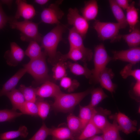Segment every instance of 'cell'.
<instances>
[{
	"instance_id": "46",
	"label": "cell",
	"mask_w": 140,
	"mask_h": 140,
	"mask_svg": "<svg viewBox=\"0 0 140 140\" xmlns=\"http://www.w3.org/2000/svg\"><path fill=\"white\" fill-rule=\"evenodd\" d=\"M1 1L3 3L10 6L11 5L13 1L12 0H1Z\"/></svg>"
},
{
	"instance_id": "3",
	"label": "cell",
	"mask_w": 140,
	"mask_h": 140,
	"mask_svg": "<svg viewBox=\"0 0 140 140\" xmlns=\"http://www.w3.org/2000/svg\"><path fill=\"white\" fill-rule=\"evenodd\" d=\"M46 55L44 52L41 56L30 60L28 63L23 66L24 68L33 77L34 83L37 84L50 81L46 61Z\"/></svg>"
},
{
	"instance_id": "10",
	"label": "cell",
	"mask_w": 140,
	"mask_h": 140,
	"mask_svg": "<svg viewBox=\"0 0 140 140\" xmlns=\"http://www.w3.org/2000/svg\"><path fill=\"white\" fill-rule=\"evenodd\" d=\"M113 53L112 60L128 62L133 65L139 63L140 61V48L139 46L125 50L114 51Z\"/></svg>"
},
{
	"instance_id": "29",
	"label": "cell",
	"mask_w": 140,
	"mask_h": 140,
	"mask_svg": "<svg viewBox=\"0 0 140 140\" xmlns=\"http://www.w3.org/2000/svg\"><path fill=\"white\" fill-rule=\"evenodd\" d=\"M78 117L81 122L82 131L91 119L95 111V108H92L89 105L82 106L80 105Z\"/></svg>"
},
{
	"instance_id": "40",
	"label": "cell",
	"mask_w": 140,
	"mask_h": 140,
	"mask_svg": "<svg viewBox=\"0 0 140 140\" xmlns=\"http://www.w3.org/2000/svg\"><path fill=\"white\" fill-rule=\"evenodd\" d=\"M50 131V129L43 123L33 136L28 140H45L49 135Z\"/></svg>"
},
{
	"instance_id": "17",
	"label": "cell",
	"mask_w": 140,
	"mask_h": 140,
	"mask_svg": "<svg viewBox=\"0 0 140 140\" xmlns=\"http://www.w3.org/2000/svg\"><path fill=\"white\" fill-rule=\"evenodd\" d=\"M27 72L24 68L19 70L16 74L9 79L0 89V97L15 89L19 81Z\"/></svg>"
},
{
	"instance_id": "39",
	"label": "cell",
	"mask_w": 140,
	"mask_h": 140,
	"mask_svg": "<svg viewBox=\"0 0 140 140\" xmlns=\"http://www.w3.org/2000/svg\"><path fill=\"white\" fill-rule=\"evenodd\" d=\"M60 86L68 92H72L78 86L79 83L75 80H72L70 78L66 76L64 77L60 80Z\"/></svg>"
},
{
	"instance_id": "14",
	"label": "cell",
	"mask_w": 140,
	"mask_h": 140,
	"mask_svg": "<svg viewBox=\"0 0 140 140\" xmlns=\"http://www.w3.org/2000/svg\"><path fill=\"white\" fill-rule=\"evenodd\" d=\"M17 10L15 16L16 19L22 17L25 20H29L33 18L36 14L35 9L32 5L28 4L26 1H16Z\"/></svg>"
},
{
	"instance_id": "34",
	"label": "cell",
	"mask_w": 140,
	"mask_h": 140,
	"mask_svg": "<svg viewBox=\"0 0 140 140\" xmlns=\"http://www.w3.org/2000/svg\"><path fill=\"white\" fill-rule=\"evenodd\" d=\"M22 93L25 101L35 103L37 100L36 88L21 85L19 89Z\"/></svg>"
},
{
	"instance_id": "33",
	"label": "cell",
	"mask_w": 140,
	"mask_h": 140,
	"mask_svg": "<svg viewBox=\"0 0 140 140\" xmlns=\"http://www.w3.org/2000/svg\"><path fill=\"white\" fill-rule=\"evenodd\" d=\"M58 60L59 61L55 63L52 69L53 77L55 80H60L67 75L66 62L62 60Z\"/></svg>"
},
{
	"instance_id": "47",
	"label": "cell",
	"mask_w": 140,
	"mask_h": 140,
	"mask_svg": "<svg viewBox=\"0 0 140 140\" xmlns=\"http://www.w3.org/2000/svg\"><path fill=\"white\" fill-rule=\"evenodd\" d=\"M52 140H57L55 139L52 138Z\"/></svg>"
},
{
	"instance_id": "43",
	"label": "cell",
	"mask_w": 140,
	"mask_h": 140,
	"mask_svg": "<svg viewBox=\"0 0 140 140\" xmlns=\"http://www.w3.org/2000/svg\"><path fill=\"white\" fill-rule=\"evenodd\" d=\"M118 5L123 10H126L130 5V1L128 0H115Z\"/></svg>"
},
{
	"instance_id": "15",
	"label": "cell",
	"mask_w": 140,
	"mask_h": 140,
	"mask_svg": "<svg viewBox=\"0 0 140 140\" xmlns=\"http://www.w3.org/2000/svg\"><path fill=\"white\" fill-rule=\"evenodd\" d=\"M114 76V74L112 70L106 67L101 73L98 81V83H100L102 88L112 94L115 92L117 87L116 85L113 83L112 80Z\"/></svg>"
},
{
	"instance_id": "7",
	"label": "cell",
	"mask_w": 140,
	"mask_h": 140,
	"mask_svg": "<svg viewBox=\"0 0 140 140\" xmlns=\"http://www.w3.org/2000/svg\"><path fill=\"white\" fill-rule=\"evenodd\" d=\"M67 19L68 23L73 26L83 38H84L89 28L88 21L80 15L76 8L69 9Z\"/></svg>"
},
{
	"instance_id": "38",
	"label": "cell",
	"mask_w": 140,
	"mask_h": 140,
	"mask_svg": "<svg viewBox=\"0 0 140 140\" xmlns=\"http://www.w3.org/2000/svg\"><path fill=\"white\" fill-rule=\"evenodd\" d=\"M38 109V115L43 120H45L49 113L50 106L47 102L39 100L36 102Z\"/></svg>"
},
{
	"instance_id": "8",
	"label": "cell",
	"mask_w": 140,
	"mask_h": 140,
	"mask_svg": "<svg viewBox=\"0 0 140 140\" xmlns=\"http://www.w3.org/2000/svg\"><path fill=\"white\" fill-rule=\"evenodd\" d=\"M59 5L58 3H52L43 9L40 15L42 22L51 24H60V20L64 13L59 7Z\"/></svg>"
},
{
	"instance_id": "20",
	"label": "cell",
	"mask_w": 140,
	"mask_h": 140,
	"mask_svg": "<svg viewBox=\"0 0 140 140\" xmlns=\"http://www.w3.org/2000/svg\"><path fill=\"white\" fill-rule=\"evenodd\" d=\"M109 2L112 12L121 29L125 28L128 25L122 9L118 5L115 0H109Z\"/></svg>"
},
{
	"instance_id": "41",
	"label": "cell",
	"mask_w": 140,
	"mask_h": 140,
	"mask_svg": "<svg viewBox=\"0 0 140 140\" xmlns=\"http://www.w3.org/2000/svg\"><path fill=\"white\" fill-rule=\"evenodd\" d=\"M130 94L131 97L137 101H139L140 97V81H136L133 85Z\"/></svg>"
},
{
	"instance_id": "24",
	"label": "cell",
	"mask_w": 140,
	"mask_h": 140,
	"mask_svg": "<svg viewBox=\"0 0 140 140\" xmlns=\"http://www.w3.org/2000/svg\"><path fill=\"white\" fill-rule=\"evenodd\" d=\"M66 66L69 68L71 72L77 75H83L87 79H90L92 74V70L87 67L86 63L83 66L76 63H72L69 61L66 62Z\"/></svg>"
},
{
	"instance_id": "30",
	"label": "cell",
	"mask_w": 140,
	"mask_h": 140,
	"mask_svg": "<svg viewBox=\"0 0 140 140\" xmlns=\"http://www.w3.org/2000/svg\"><path fill=\"white\" fill-rule=\"evenodd\" d=\"M29 134L26 127L22 126L17 130L7 131L0 134V140H10L19 137L25 138Z\"/></svg>"
},
{
	"instance_id": "26",
	"label": "cell",
	"mask_w": 140,
	"mask_h": 140,
	"mask_svg": "<svg viewBox=\"0 0 140 140\" xmlns=\"http://www.w3.org/2000/svg\"><path fill=\"white\" fill-rule=\"evenodd\" d=\"M68 39L70 48H76L86 50L84 45L83 38L81 35L73 27L69 30Z\"/></svg>"
},
{
	"instance_id": "44",
	"label": "cell",
	"mask_w": 140,
	"mask_h": 140,
	"mask_svg": "<svg viewBox=\"0 0 140 140\" xmlns=\"http://www.w3.org/2000/svg\"><path fill=\"white\" fill-rule=\"evenodd\" d=\"M85 140H104L102 135H95Z\"/></svg>"
},
{
	"instance_id": "13",
	"label": "cell",
	"mask_w": 140,
	"mask_h": 140,
	"mask_svg": "<svg viewBox=\"0 0 140 140\" xmlns=\"http://www.w3.org/2000/svg\"><path fill=\"white\" fill-rule=\"evenodd\" d=\"M62 92L58 86L50 81L44 82L40 87L36 88V95L41 98H54Z\"/></svg>"
},
{
	"instance_id": "4",
	"label": "cell",
	"mask_w": 140,
	"mask_h": 140,
	"mask_svg": "<svg viewBox=\"0 0 140 140\" xmlns=\"http://www.w3.org/2000/svg\"><path fill=\"white\" fill-rule=\"evenodd\" d=\"M8 22L11 28L20 32V39L22 40L35 41L37 43L41 41L42 37L38 31V24L29 20L18 21L10 18Z\"/></svg>"
},
{
	"instance_id": "6",
	"label": "cell",
	"mask_w": 140,
	"mask_h": 140,
	"mask_svg": "<svg viewBox=\"0 0 140 140\" xmlns=\"http://www.w3.org/2000/svg\"><path fill=\"white\" fill-rule=\"evenodd\" d=\"M93 27L100 40L110 39L112 42L117 40L121 29L117 23L101 22L99 20H95Z\"/></svg>"
},
{
	"instance_id": "48",
	"label": "cell",
	"mask_w": 140,
	"mask_h": 140,
	"mask_svg": "<svg viewBox=\"0 0 140 140\" xmlns=\"http://www.w3.org/2000/svg\"><path fill=\"white\" fill-rule=\"evenodd\" d=\"M122 140V139H119V140Z\"/></svg>"
},
{
	"instance_id": "19",
	"label": "cell",
	"mask_w": 140,
	"mask_h": 140,
	"mask_svg": "<svg viewBox=\"0 0 140 140\" xmlns=\"http://www.w3.org/2000/svg\"><path fill=\"white\" fill-rule=\"evenodd\" d=\"M123 39L130 48L138 47L140 44V30L136 27L131 32L127 34H119L117 40Z\"/></svg>"
},
{
	"instance_id": "23",
	"label": "cell",
	"mask_w": 140,
	"mask_h": 140,
	"mask_svg": "<svg viewBox=\"0 0 140 140\" xmlns=\"http://www.w3.org/2000/svg\"><path fill=\"white\" fill-rule=\"evenodd\" d=\"M5 95L10 101L12 106V109L15 110H19L25 102L23 94L19 90L15 89Z\"/></svg>"
},
{
	"instance_id": "25",
	"label": "cell",
	"mask_w": 140,
	"mask_h": 140,
	"mask_svg": "<svg viewBox=\"0 0 140 140\" xmlns=\"http://www.w3.org/2000/svg\"><path fill=\"white\" fill-rule=\"evenodd\" d=\"M126 10V19L130 27V32H131L136 27L138 22V10L135 6V2H132Z\"/></svg>"
},
{
	"instance_id": "35",
	"label": "cell",
	"mask_w": 140,
	"mask_h": 140,
	"mask_svg": "<svg viewBox=\"0 0 140 140\" xmlns=\"http://www.w3.org/2000/svg\"><path fill=\"white\" fill-rule=\"evenodd\" d=\"M133 66L130 64L127 65L121 71L120 74L124 79L131 76L135 78L136 81H140V70L139 69H132Z\"/></svg>"
},
{
	"instance_id": "21",
	"label": "cell",
	"mask_w": 140,
	"mask_h": 140,
	"mask_svg": "<svg viewBox=\"0 0 140 140\" xmlns=\"http://www.w3.org/2000/svg\"><path fill=\"white\" fill-rule=\"evenodd\" d=\"M119 128L117 122L113 120L102 131V135L104 140H118L121 139L119 134Z\"/></svg>"
},
{
	"instance_id": "22",
	"label": "cell",
	"mask_w": 140,
	"mask_h": 140,
	"mask_svg": "<svg viewBox=\"0 0 140 140\" xmlns=\"http://www.w3.org/2000/svg\"><path fill=\"white\" fill-rule=\"evenodd\" d=\"M49 135L57 140L71 139L75 140V138L69 129L66 127L54 128L50 129Z\"/></svg>"
},
{
	"instance_id": "31",
	"label": "cell",
	"mask_w": 140,
	"mask_h": 140,
	"mask_svg": "<svg viewBox=\"0 0 140 140\" xmlns=\"http://www.w3.org/2000/svg\"><path fill=\"white\" fill-rule=\"evenodd\" d=\"M90 93L91 94V100L88 105L92 108H95L103 100L108 97L101 88L92 89Z\"/></svg>"
},
{
	"instance_id": "32",
	"label": "cell",
	"mask_w": 140,
	"mask_h": 140,
	"mask_svg": "<svg viewBox=\"0 0 140 140\" xmlns=\"http://www.w3.org/2000/svg\"><path fill=\"white\" fill-rule=\"evenodd\" d=\"M26 50L25 54L31 60L38 58L41 56L44 52L41 51V47L38 43L35 41L30 42Z\"/></svg>"
},
{
	"instance_id": "1",
	"label": "cell",
	"mask_w": 140,
	"mask_h": 140,
	"mask_svg": "<svg viewBox=\"0 0 140 140\" xmlns=\"http://www.w3.org/2000/svg\"><path fill=\"white\" fill-rule=\"evenodd\" d=\"M67 28L66 26L61 24L57 25L42 38L41 47L48 56V62L53 65L58 60L57 48L59 43L62 40L63 34Z\"/></svg>"
},
{
	"instance_id": "36",
	"label": "cell",
	"mask_w": 140,
	"mask_h": 140,
	"mask_svg": "<svg viewBox=\"0 0 140 140\" xmlns=\"http://www.w3.org/2000/svg\"><path fill=\"white\" fill-rule=\"evenodd\" d=\"M23 114L13 110H0V122L9 121Z\"/></svg>"
},
{
	"instance_id": "42",
	"label": "cell",
	"mask_w": 140,
	"mask_h": 140,
	"mask_svg": "<svg viewBox=\"0 0 140 140\" xmlns=\"http://www.w3.org/2000/svg\"><path fill=\"white\" fill-rule=\"evenodd\" d=\"M10 18L4 13L0 3V30L4 27Z\"/></svg>"
},
{
	"instance_id": "16",
	"label": "cell",
	"mask_w": 140,
	"mask_h": 140,
	"mask_svg": "<svg viewBox=\"0 0 140 140\" xmlns=\"http://www.w3.org/2000/svg\"><path fill=\"white\" fill-rule=\"evenodd\" d=\"M111 112L108 110L100 108L95 109L92 119L95 126L102 131L110 123L107 118V116H110Z\"/></svg>"
},
{
	"instance_id": "11",
	"label": "cell",
	"mask_w": 140,
	"mask_h": 140,
	"mask_svg": "<svg viewBox=\"0 0 140 140\" xmlns=\"http://www.w3.org/2000/svg\"><path fill=\"white\" fill-rule=\"evenodd\" d=\"M93 55L92 51L88 48L84 50L76 48H70L67 54L58 56V59L65 61L69 59L75 61H81L85 63L92 59Z\"/></svg>"
},
{
	"instance_id": "9",
	"label": "cell",
	"mask_w": 140,
	"mask_h": 140,
	"mask_svg": "<svg viewBox=\"0 0 140 140\" xmlns=\"http://www.w3.org/2000/svg\"><path fill=\"white\" fill-rule=\"evenodd\" d=\"M110 118L114 120L118 125L120 131L128 135L136 131L137 121L132 120L127 116L120 112L110 115Z\"/></svg>"
},
{
	"instance_id": "2",
	"label": "cell",
	"mask_w": 140,
	"mask_h": 140,
	"mask_svg": "<svg viewBox=\"0 0 140 140\" xmlns=\"http://www.w3.org/2000/svg\"><path fill=\"white\" fill-rule=\"evenodd\" d=\"M92 89L77 93L66 94L62 92L54 98V101L52 107L59 111L65 112L69 111L90 93Z\"/></svg>"
},
{
	"instance_id": "18",
	"label": "cell",
	"mask_w": 140,
	"mask_h": 140,
	"mask_svg": "<svg viewBox=\"0 0 140 140\" xmlns=\"http://www.w3.org/2000/svg\"><path fill=\"white\" fill-rule=\"evenodd\" d=\"M81 12L82 16L88 21L95 19L98 12L97 1L91 0L85 1L84 6L81 9Z\"/></svg>"
},
{
	"instance_id": "28",
	"label": "cell",
	"mask_w": 140,
	"mask_h": 140,
	"mask_svg": "<svg viewBox=\"0 0 140 140\" xmlns=\"http://www.w3.org/2000/svg\"><path fill=\"white\" fill-rule=\"evenodd\" d=\"M68 128L75 137V139L82 131L81 124L78 117L72 114L67 117Z\"/></svg>"
},
{
	"instance_id": "5",
	"label": "cell",
	"mask_w": 140,
	"mask_h": 140,
	"mask_svg": "<svg viewBox=\"0 0 140 140\" xmlns=\"http://www.w3.org/2000/svg\"><path fill=\"white\" fill-rule=\"evenodd\" d=\"M111 60L112 58L108 55L103 44H100L96 46L94 55V68L92 70V74L89 79L90 83L95 84L98 83L101 73Z\"/></svg>"
},
{
	"instance_id": "37",
	"label": "cell",
	"mask_w": 140,
	"mask_h": 140,
	"mask_svg": "<svg viewBox=\"0 0 140 140\" xmlns=\"http://www.w3.org/2000/svg\"><path fill=\"white\" fill-rule=\"evenodd\" d=\"M19 110L23 114L38 115V107L36 102L25 101Z\"/></svg>"
},
{
	"instance_id": "45",
	"label": "cell",
	"mask_w": 140,
	"mask_h": 140,
	"mask_svg": "<svg viewBox=\"0 0 140 140\" xmlns=\"http://www.w3.org/2000/svg\"><path fill=\"white\" fill-rule=\"evenodd\" d=\"M48 0H35V2L40 5H44L47 3L48 1Z\"/></svg>"
},
{
	"instance_id": "12",
	"label": "cell",
	"mask_w": 140,
	"mask_h": 140,
	"mask_svg": "<svg viewBox=\"0 0 140 140\" xmlns=\"http://www.w3.org/2000/svg\"><path fill=\"white\" fill-rule=\"evenodd\" d=\"M24 51L16 43H10V50L6 51L4 58L7 64L11 66H17L23 60L25 56Z\"/></svg>"
},
{
	"instance_id": "27",
	"label": "cell",
	"mask_w": 140,
	"mask_h": 140,
	"mask_svg": "<svg viewBox=\"0 0 140 140\" xmlns=\"http://www.w3.org/2000/svg\"><path fill=\"white\" fill-rule=\"evenodd\" d=\"M102 133V131L94 124L92 118L75 139L77 140H85L98 134Z\"/></svg>"
}]
</instances>
